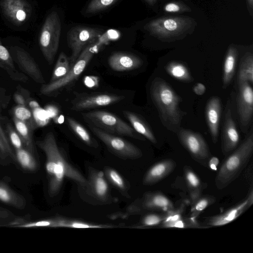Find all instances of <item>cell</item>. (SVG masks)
I'll list each match as a JSON object with an SVG mask.
<instances>
[{"label":"cell","mask_w":253,"mask_h":253,"mask_svg":"<svg viewBox=\"0 0 253 253\" xmlns=\"http://www.w3.org/2000/svg\"><path fill=\"white\" fill-rule=\"evenodd\" d=\"M36 144L46 156L47 191L50 197L58 194L65 178L75 182L83 188H87V179L66 158L53 132L46 133L42 139L36 142Z\"/></svg>","instance_id":"obj_1"},{"label":"cell","mask_w":253,"mask_h":253,"mask_svg":"<svg viewBox=\"0 0 253 253\" xmlns=\"http://www.w3.org/2000/svg\"><path fill=\"white\" fill-rule=\"evenodd\" d=\"M150 94L163 124L169 130L176 132L185 114L179 107L180 96L167 82L158 77L152 82Z\"/></svg>","instance_id":"obj_2"},{"label":"cell","mask_w":253,"mask_h":253,"mask_svg":"<svg viewBox=\"0 0 253 253\" xmlns=\"http://www.w3.org/2000/svg\"><path fill=\"white\" fill-rule=\"evenodd\" d=\"M253 153V132L230 154L220 167L215 178V185L223 190L233 182L241 173L249 162Z\"/></svg>","instance_id":"obj_3"},{"label":"cell","mask_w":253,"mask_h":253,"mask_svg":"<svg viewBox=\"0 0 253 253\" xmlns=\"http://www.w3.org/2000/svg\"><path fill=\"white\" fill-rule=\"evenodd\" d=\"M84 121L89 125L107 132L129 136L144 140L145 138L131 126L114 114L104 111H92L82 114Z\"/></svg>","instance_id":"obj_4"},{"label":"cell","mask_w":253,"mask_h":253,"mask_svg":"<svg viewBox=\"0 0 253 253\" xmlns=\"http://www.w3.org/2000/svg\"><path fill=\"white\" fill-rule=\"evenodd\" d=\"M97 49L95 43L88 45L84 49L73 64L68 74L62 78L44 84L41 88L42 94L51 96L57 94L67 86L77 80L84 70Z\"/></svg>","instance_id":"obj_5"},{"label":"cell","mask_w":253,"mask_h":253,"mask_svg":"<svg viewBox=\"0 0 253 253\" xmlns=\"http://www.w3.org/2000/svg\"><path fill=\"white\" fill-rule=\"evenodd\" d=\"M61 32L60 17L56 11H52L46 17L39 38L41 49L49 64L53 63L57 52Z\"/></svg>","instance_id":"obj_6"},{"label":"cell","mask_w":253,"mask_h":253,"mask_svg":"<svg viewBox=\"0 0 253 253\" xmlns=\"http://www.w3.org/2000/svg\"><path fill=\"white\" fill-rule=\"evenodd\" d=\"M193 19L186 17H165L153 20L144 28L157 38L169 39L182 35L193 25Z\"/></svg>","instance_id":"obj_7"},{"label":"cell","mask_w":253,"mask_h":253,"mask_svg":"<svg viewBox=\"0 0 253 253\" xmlns=\"http://www.w3.org/2000/svg\"><path fill=\"white\" fill-rule=\"evenodd\" d=\"M102 33L100 29L84 26H75L68 32L67 40L68 45L71 49L69 59L72 65L84 49L95 43Z\"/></svg>","instance_id":"obj_8"},{"label":"cell","mask_w":253,"mask_h":253,"mask_svg":"<svg viewBox=\"0 0 253 253\" xmlns=\"http://www.w3.org/2000/svg\"><path fill=\"white\" fill-rule=\"evenodd\" d=\"M177 136L180 143L192 159L208 168V162L211 154L203 136L198 132L183 128L178 129Z\"/></svg>","instance_id":"obj_9"},{"label":"cell","mask_w":253,"mask_h":253,"mask_svg":"<svg viewBox=\"0 0 253 253\" xmlns=\"http://www.w3.org/2000/svg\"><path fill=\"white\" fill-rule=\"evenodd\" d=\"M90 129L108 149L117 155L124 158L137 159L142 153L140 149L123 138L107 132L98 127L88 125Z\"/></svg>","instance_id":"obj_10"},{"label":"cell","mask_w":253,"mask_h":253,"mask_svg":"<svg viewBox=\"0 0 253 253\" xmlns=\"http://www.w3.org/2000/svg\"><path fill=\"white\" fill-rule=\"evenodd\" d=\"M75 94L70 108L76 111L110 105L125 98L124 96L109 92L75 93Z\"/></svg>","instance_id":"obj_11"},{"label":"cell","mask_w":253,"mask_h":253,"mask_svg":"<svg viewBox=\"0 0 253 253\" xmlns=\"http://www.w3.org/2000/svg\"><path fill=\"white\" fill-rule=\"evenodd\" d=\"M174 209L172 201L160 192L145 193L143 197L136 200L127 209L131 214H139L145 211H157L168 212Z\"/></svg>","instance_id":"obj_12"},{"label":"cell","mask_w":253,"mask_h":253,"mask_svg":"<svg viewBox=\"0 0 253 253\" xmlns=\"http://www.w3.org/2000/svg\"><path fill=\"white\" fill-rule=\"evenodd\" d=\"M253 204V190L251 187L247 196L240 203L220 214L208 218L205 221V227L220 226L230 223L249 209Z\"/></svg>","instance_id":"obj_13"},{"label":"cell","mask_w":253,"mask_h":253,"mask_svg":"<svg viewBox=\"0 0 253 253\" xmlns=\"http://www.w3.org/2000/svg\"><path fill=\"white\" fill-rule=\"evenodd\" d=\"M238 86V112L240 124L244 129L243 131L245 133L253 119V90L247 82L239 84Z\"/></svg>","instance_id":"obj_14"},{"label":"cell","mask_w":253,"mask_h":253,"mask_svg":"<svg viewBox=\"0 0 253 253\" xmlns=\"http://www.w3.org/2000/svg\"><path fill=\"white\" fill-rule=\"evenodd\" d=\"M0 7L5 16L16 25L26 22L32 13V7L26 0H1Z\"/></svg>","instance_id":"obj_15"},{"label":"cell","mask_w":253,"mask_h":253,"mask_svg":"<svg viewBox=\"0 0 253 253\" xmlns=\"http://www.w3.org/2000/svg\"><path fill=\"white\" fill-rule=\"evenodd\" d=\"M12 51V57L13 61L17 64L19 67L32 78L35 82L44 83V80L38 65L24 49L18 46L10 47Z\"/></svg>","instance_id":"obj_16"},{"label":"cell","mask_w":253,"mask_h":253,"mask_svg":"<svg viewBox=\"0 0 253 253\" xmlns=\"http://www.w3.org/2000/svg\"><path fill=\"white\" fill-rule=\"evenodd\" d=\"M240 136L236 124L228 109L226 113L223 126L221 150L226 156L234 151L239 143Z\"/></svg>","instance_id":"obj_17"},{"label":"cell","mask_w":253,"mask_h":253,"mask_svg":"<svg viewBox=\"0 0 253 253\" xmlns=\"http://www.w3.org/2000/svg\"><path fill=\"white\" fill-rule=\"evenodd\" d=\"M176 167L172 159L163 160L152 166L145 174L142 183L146 186L155 184L170 174Z\"/></svg>","instance_id":"obj_18"},{"label":"cell","mask_w":253,"mask_h":253,"mask_svg":"<svg viewBox=\"0 0 253 253\" xmlns=\"http://www.w3.org/2000/svg\"><path fill=\"white\" fill-rule=\"evenodd\" d=\"M109 67L117 72L128 71L140 67L142 60L137 56L126 52H116L109 57Z\"/></svg>","instance_id":"obj_19"},{"label":"cell","mask_w":253,"mask_h":253,"mask_svg":"<svg viewBox=\"0 0 253 253\" xmlns=\"http://www.w3.org/2000/svg\"><path fill=\"white\" fill-rule=\"evenodd\" d=\"M221 109V101L217 96H212L207 103L206 119L213 143H216L218 139Z\"/></svg>","instance_id":"obj_20"},{"label":"cell","mask_w":253,"mask_h":253,"mask_svg":"<svg viewBox=\"0 0 253 253\" xmlns=\"http://www.w3.org/2000/svg\"><path fill=\"white\" fill-rule=\"evenodd\" d=\"M87 180L88 184L86 188L94 198L102 202L108 200L110 189L103 171L91 170Z\"/></svg>","instance_id":"obj_21"},{"label":"cell","mask_w":253,"mask_h":253,"mask_svg":"<svg viewBox=\"0 0 253 253\" xmlns=\"http://www.w3.org/2000/svg\"><path fill=\"white\" fill-rule=\"evenodd\" d=\"M183 172L192 204L202 196V192L206 188L207 185L201 181L190 167L185 166L183 167Z\"/></svg>","instance_id":"obj_22"},{"label":"cell","mask_w":253,"mask_h":253,"mask_svg":"<svg viewBox=\"0 0 253 253\" xmlns=\"http://www.w3.org/2000/svg\"><path fill=\"white\" fill-rule=\"evenodd\" d=\"M0 201L19 210H23L26 205L24 197L16 193L4 182L0 180Z\"/></svg>","instance_id":"obj_23"},{"label":"cell","mask_w":253,"mask_h":253,"mask_svg":"<svg viewBox=\"0 0 253 253\" xmlns=\"http://www.w3.org/2000/svg\"><path fill=\"white\" fill-rule=\"evenodd\" d=\"M13 58L8 50L2 44L0 40V67L4 70L14 80L25 82L27 77L16 70Z\"/></svg>","instance_id":"obj_24"},{"label":"cell","mask_w":253,"mask_h":253,"mask_svg":"<svg viewBox=\"0 0 253 253\" xmlns=\"http://www.w3.org/2000/svg\"><path fill=\"white\" fill-rule=\"evenodd\" d=\"M123 114L131 124L132 128L139 134L146 138L153 143H156V138L150 127L137 114L124 111Z\"/></svg>","instance_id":"obj_25"},{"label":"cell","mask_w":253,"mask_h":253,"mask_svg":"<svg viewBox=\"0 0 253 253\" xmlns=\"http://www.w3.org/2000/svg\"><path fill=\"white\" fill-rule=\"evenodd\" d=\"M238 52L233 46H230L228 49L223 64V87L226 88L231 83L234 76Z\"/></svg>","instance_id":"obj_26"},{"label":"cell","mask_w":253,"mask_h":253,"mask_svg":"<svg viewBox=\"0 0 253 253\" xmlns=\"http://www.w3.org/2000/svg\"><path fill=\"white\" fill-rule=\"evenodd\" d=\"M33 153L25 147L15 149L16 162L25 170L35 171L38 168V163Z\"/></svg>","instance_id":"obj_27"},{"label":"cell","mask_w":253,"mask_h":253,"mask_svg":"<svg viewBox=\"0 0 253 253\" xmlns=\"http://www.w3.org/2000/svg\"><path fill=\"white\" fill-rule=\"evenodd\" d=\"M247 82L252 84L253 82V56L252 53H246L241 60L239 71L238 84Z\"/></svg>","instance_id":"obj_28"},{"label":"cell","mask_w":253,"mask_h":253,"mask_svg":"<svg viewBox=\"0 0 253 253\" xmlns=\"http://www.w3.org/2000/svg\"><path fill=\"white\" fill-rule=\"evenodd\" d=\"M166 71L172 77L182 82L189 83L193 81L188 68L178 61H171L166 66Z\"/></svg>","instance_id":"obj_29"},{"label":"cell","mask_w":253,"mask_h":253,"mask_svg":"<svg viewBox=\"0 0 253 253\" xmlns=\"http://www.w3.org/2000/svg\"><path fill=\"white\" fill-rule=\"evenodd\" d=\"M66 120L70 129L81 141L88 146H96V141L82 125L70 117H66Z\"/></svg>","instance_id":"obj_30"},{"label":"cell","mask_w":253,"mask_h":253,"mask_svg":"<svg viewBox=\"0 0 253 253\" xmlns=\"http://www.w3.org/2000/svg\"><path fill=\"white\" fill-rule=\"evenodd\" d=\"M13 122L16 131L21 138L25 148L35 154V148L32 133L33 130L25 122L14 117Z\"/></svg>","instance_id":"obj_31"},{"label":"cell","mask_w":253,"mask_h":253,"mask_svg":"<svg viewBox=\"0 0 253 253\" xmlns=\"http://www.w3.org/2000/svg\"><path fill=\"white\" fill-rule=\"evenodd\" d=\"M71 65L69 57L61 52L57 59L49 82L58 80L65 76L70 70Z\"/></svg>","instance_id":"obj_32"},{"label":"cell","mask_w":253,"mask_h":253,"mask_svg":"<svg viewBox=\"0 0 253 253\" xmlns=\"http://www.w3.org/2000/svg\"><path fill=\"white\" fill-rule=\"evenodd\" d=\"M216 198L211 195L201 196L192 204L190 218L196 220L201 213L215 203Z\"/></svg>","instance_id":"obj_33"},{"label":"cell","mask_w":253,"mask_h":253,"mask_svg":"<svg viewBox=\"0 0 253 253\" xmlns=\"http://www.w3.org/2000/svg\"><path fill=\"white\" fill-rule=\"evenodd\" d=\"M104 174L109 181L121 193L126 194L128 187L125 179L115 169L107 168L105 170Z\"/></svg>","instance_id":"obj_34"},{"label":"cell","mask_w":253,"mask_h":253,"mask_svg":"<svg viewBox=\"0 0 253 253\" xmlns=\"http://www.w3.org/2000/svg\"><path fill=\"white\" fill-rule=\"evenodd\" d=\"M14 117L25 122L33 130L36 127L33 114L25 105H18L13 109Z\"/></svg>","instance_id":"obj_35"},{"label":"cell","mask_w":253,"mask_h":253,"mask_svg":"<svg viewBox=\"0 0 253 253\" xmlns=\"http://www.w3.org/2000/svg\"><path fill=\"white\" fill-rule=\"evenodd\" d=\"M166 217L164 214L148 213L144 215L136 225L137 228H147L160 225Z\"/></svg>","instance_id":"obj_36"},{"label":"cell","mask_w":253,"mask_h":253,"mask_svg":"<svg viewBox=\"0 0 253 253\" xmlns=\"http://www.w3.org/2000/svg\"><path fill=\"white\" fill-rule=\"evenodd\" d=\"M0 157L2 159L9 158L16 161L15 153L13 152L4 132L0 124Z\"/></svg>","instance_id":"obj_37"},{"label":"cell","mask_w":253,"mask_h":253,"mask_svg":"<svg viewBox=\"0 0 253 253\" xmlns=\"http://www.w3.org/2000/svg\"><path fill=\"white\" fill-rule=\"evenodd\" d=\"M118 0H91L88 4L85 11L87 14H92L103 11Z\"/></svg>","instance_id":"obj_38"},{"label":"cell","mask_w":253,"mask_h":253,"mask_svg":"<svg viewBox=\"0 0 253 253\" xmlns=\"http://www.w3.org/2000/svg\"><path fill=\"white\" fill-rule=\"evenodd\" d=\"M60 227H69L74 228H100L108 227V226L92 224L78 220L61 218L60 221Z\"/></svg>","instance_id":"obj_39"},{"label":"cell","mask_w":253,"mask_h":253,"mask_svg":"<svg viewBox=\"0 0 253 253\" xmlns=\"http://www.w3.org/2000/svg\"><path fill=\"white\" fill-rule=\"evenodd\" d=\"M7 131L9 140L15 149L25 147L21 138L10 124H7Z\"/></svg>","instance_id":"obj_40"},{"label":"cell","mask_w":253,"mask_h":253,"mask_svg":"<svg viewBox=\"0 0 253 253\" xmlns=\"http://www.w3.org/2000/svg\"><path fill=\"white\" fill-rule=\"evenodd\" d=\"M33 116L37 126H43L48 121L47 113L40 107L33 109Z\"/></svg>","instance_id":"obj_41"},{"label":"cell","mask_w":253,"mask_h":253,"mask_svg":"<svg viewBox=\"0 0 253 253\" xmlns=\"http://www.w3.org/2000/svg\"><path fill=\"white\" fill-rule=\"evenodd\" d=\"M164 9L168 12H179L188 10V7L183 3L171 2L166 4Z\"/></svg>","instance_id":"obj_42"},{"label":"cell","mask_w":253,"mask_h":253,"mask_svg":"<svg viewBox=\"0 0 253 253\" xmlns=\"http://www.w3.org/2000/svg\"><path fill=\"white\" fill-rule=\"evenodd\" d=\"M219 163V160L216 157H211L208 162V168L211 170L216 171Z\"/></svg>","instance_id":"obj_43"},{"label":"cell","mask_w":253,"mask_h":253,"mask_svg":"<svg viewBox=\"0 0 253 253\" xmlns=\"http://www.w3.org/2000/svg\"><path fill=\"white\" fill-rule=\"evenodd\" d=\"M206 91L205 86L201 83H197L193 87V91L197 95H203Z\"/></svg>","instance_id":"obj_44"},{"label":"cell","mask_w":253,"mask_h":253,"mask_svg":"<svg viewBox=\"0 0 253 253\" xmlns=\"http://www.w3.org/2000/svg\"><path fill=\"white\" fill-rule=\"evenodd\" d=\"M97 78L94 77H86L84 79V83L88 87H94L97 84Z\"/></svg>","instance_id":"obj_45"},{"label":"cell","mask_w":253,"mask_h":253,"mask_svg":"<svg viewBox=\"0 0 253 253\" xmlns=\"http://www.w3.org/2000/svg\"><path fill=\"white\" fill-rule=\"evenodd\" d=\"M12 214L6 209L0 208V219H5L11 217Z\"/></svg>","instance_id":"obj_46"},{"label":"cell","mask_w":253,"mask_h":253,"mask_svg":"<svg viewBox=\"0 0 253 253\" xmlns=\"http://www.w3.org/2000/svg\"><path fill=\"white\" fill-rule=\"evenodd\" d=\"M14 98L18 105H25V101L22 96L20 94H16Z\"/></svg>","instance_id":"obj_47"},{"label":"cell","mask_w":253,"mask_h":253,"mask_svg":"<svg viewBox=\"0 0 253 253\" xmlns=\"http://www.w3.org/2000/svg\"><path fill=\"white\" fill-rule=\"evenodd\" d=\"M30 107L34 109L38 107H40L39 104L36 101H31L29 104Z\"/></svg>","instance_id":"obj_48"},{"label":"cell","mask_w":253,"mask_h":253,"mask_svg":"<svg viewBox=\"0 0 253 253\" xmlns=\"http://www.w3.org/2000/svg\"><path fill=\"white\" fill-rule=\"evenodd\" d=\"M150 5H153L155 3L157 0H145Z\"/></svg>","instance_id":"obj_49"},{"label":"cell","mask_w":253,"mask_h":253,"mask_svg":"<svg viewBox=\"0 0 253 253\" xmlns=\"http://www.w3.org/2000/svg\"><path fill=\"white\" fill-rule=\"evenodd\" d=\"M248 0V3L249 4V5L251 6V7H252L253 4V0Z\"/></svg>","instance_id":"obj_50"}]
</instances>
